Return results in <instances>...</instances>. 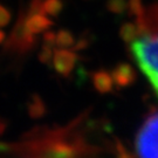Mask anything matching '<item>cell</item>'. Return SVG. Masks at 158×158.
<instances>
[{
    "label": "cell",
    "instance_id": "6da1fadb",
    "mask_svg": "<svg viewBox=\"0 0 158 158\" xmlns=\"http://www.w3.org/2000/svg\"><path fill=\"white\" fill-rule=\"evenodd\" d=\"M2 150L8 158H134L106 122L89 111L64 124L35 127Z\"/></svg>",
    "mask_w": 158,
    "mask_h": 158
},
{
    "label": "cell",
    "instance_id": "7a4b0ae2",
    "mask_svg": "<svg viewBox=\"0 0 158 158\" xmlns=\"http://www.w3.org/2000/svg\"><path fill=\"white\" fill-rule=\"evenodd\" d=\"M131 8L136 21L123 28V36L141 70L158 95V5L132 0Z\"/></svg>",
    "mask_w": 158,
    "mask_h": 158
},
{
    "label": "cell",
    "instance_id": "3957f363",
    "mask_svg": "<svg viewBox=\"0 0 158 158\" xmlns=\"http://www.w3.org/2000/svg\"><path fill=\"white\" fill-rule=\"evenodd\" d=\"M137 158H158V111L149 115L135 139Z\"/></svg>",
    "mask_w": 158,
    "mask_h": 158
}]
</instances>
